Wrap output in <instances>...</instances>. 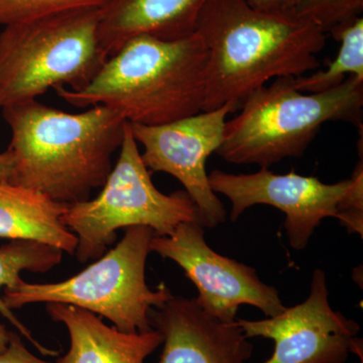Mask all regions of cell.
Wrapping results in <instances>:
<instances>
[{
  "instance_id": "obj_5",
  "label": "cell",
  "mask_w": 363,
  "mask_h": 363,
  "mask_svg": "<svg viewBox=\"0 0 363 363\" xmlns=\"http://www.w3.org/2000/svg\"><path fill=\"white\" fill-rule=\"evenodd\" d=\"M101 7L73 9L4 28L0 111L50 89L86 87L108 57L98 39Z\"/></svg>"
},
{
  "instance_id": "obj_23",
  "label": "cell",
  "mask_w": 363,
  "mask_h": 363,
  "mask_svg": "<svg viewBox=\"0 0 363 363\" xmlns=\"http://www.w3.org/2000/svg\"><path fill=\"white\" fill-rule=\"evenodd\" d=\"M13 171V161L9 152L0 154V181H9Z\"/></svg>"
},
{
  "instance_id": "obj_10",
  "label": "cell",
  "mask_w": 363,
  "mask_h": 363,
  "mask_svg": "<svg viewBox=\"0 0 363 363\" xmlns=\"http://www.w3.org/2000/svg\"><path fill=\"white\" fill-rule=\"evenodd\" d=\"M208 179L214 193L230 200L231 221L255 205H269L284 212L286 235L296 250L307 247L325 218H337L339 204L351 185V179L325 184L315 177L295 172L278 175L269 169L238 175L214 169Z\"/></svg>"
},
{
  "instance_id": "obj_1",
  "label": "cell",
  "mask_w": 363,
  "mask_h": 363,
  "mask_svg": "<svg viewBox=\"0 0 363 363\" xmlns=\"http://www.w3.org/2000/svg\"><path fill=\"white\" fill-rule=\"evenodd\" d=\"M208 51L204 111L231 105L278 78L317 70L326 33L298 16L266 13L245 0H208L197 21Z\"/></svg>"
},
{
  "instance_id": "obj_9",
  "label": "cell",
  "mask_w": 363,
  "mask_h": 363,
  "mask_svg": "<svg viewBox=\"0 0 363 363\" xmlns=\"http://www.w3.org/2000/svg\"><path fill=\"white\" fill-rule=\"evenodd\" d=\"M230 113H234L233 106L227 104L160 125L130 123L133 138L143 145L147 168L180 182L195 203L198 221L204 228H214L226 220L225 207L210 187L206 164L223 142Z\"/></svg>"
},
{
  "instance_id": "obj_3",
  "label": "cell",
  "mask_w": 363,
  "mask_h": 363,
  "mask_svg": "<svg viewBox=\"0 0 363 363\" xmlns=\"http://www.w3.org/2000/svg\"><path fill=\"white\" fill-rule=\"evenodd\" d=\"M207 68L197 32L173 40L140 35L109 57L86 87L55 91L78 108L104 105L128 123L160 125L204 111Z\"/></svg>"
},
{
  "instance_id": "obj_13",
  "label": "cell",
  "mask_w": 363,
  "mask_h": 363,
  "mask_svg": "<svg viewBox=\"0 0 363 363\" xmlns=\"http://www.w3.org/2000/svg\"><path fill=\"white\" fill-rule=\"evenodd\" d=\"M208 0H107L101 7L98 39L111 57L126 42L150 35L173 40L196 32L198 18Z\"/></svg>"
},
{
  "instance_id": "obj_4",
  "label": "cell",
  "mask_w": 363,
  "mask_h": 363,
  "mask_svg": "<svg viewBox=\"0 0 363 363\" xmlns=\"http://www.w3.org/2000/svg\"><path fill=\"white\" fill-rule=\"evenodd\" d=\"M292 78L274 79L245 100L240 113L226 121L219 157L269 169L286 157L303 156L324 123L362 126L363 80L350 76L333 89L305 93L296 89Z\"/></svg>"
},
{
  "instance_id": "obj_2",
  "label": "cell",
  "mask_w": 363,
  "mask_h": 363,
  "mask_svg": "<svg viewBox=\"0 0 363 363\" xmlns=\"http://www.w3.org/2000/svg\"><path fill=\"white\" fill-rule=\"evenodd\" d=\"M1 111L11 133L7 182L64 204L86 201L104 185L128 123L104 105L69 113L33 99Z\"/></svg>"
},
{
  "instance_id": "obj_14",
  "label": "cell",
  "mask_w": 363,
  "mask_h": 363,
  "mask_svg": "<svg viewBox=\"0 0 363 363\" xmlns=\"http://www.w3.org/2000/svg\"><path fill=\"white\" fill-rule=\"evenodd\" d=\"M45 307L70 335V350L57 363H143L162 344V334L155 329L126 333L75 306L47 303Z\"/></svg>"
},
{
  "instance_id": "obj_8",
  "label": "cell",
  "mask_w": 363,
  "mask_h": 363,
  "mask_svg": "<svg viewBox=\"0 0 363 363\" xmlns=\"http://www.w3.org/2000/svg\"><path fill=\"white\" fill-rule=\"evenodd\" d=\"M150 252L175 262L197 288L196 302L210 316L235 322L240 306L257 308L267 318L286 310L278 289L264 283L255 267L219 255L205 240L198 221L184 222L166 236H154Z\"/></svg>"
},
{
  "instance_id": "obj_24",
  "label": "cell",
  "mask_w": 363,
  "mask_h": 363,
  "mask_svg": "<svg viewBox=\"0 0 363 363\" xmlns=\"http://www.w3.org/2000/svg\"><path fill=\"white\" fill-rule=\"evenodd\" d=\"M13 334V332L7 330L4 325L0 324V352H2L9 346Z\"/></svg>"
},
{
  "instance_id": "obj_6",
  "label": "cell",
  "mask_w": 363,
  "mask_h": 363,
  "mask_svg": "<svg viewBox=\"0 0 363 363\" xmlns=\"http://www.w3.org/2000/svg\"><path fill=\"white\" fill-rule=\"evenodd\" d=\"M154 230L147 226L126 228L116 247L72 278L58 283H26L4 289L9 309L35 303H62L107 318L126 333L152 330L150 314L173 296L166 284L152 290L145 281V264Z\"/></svg>"
},
{
  "instance_id": "obj_7",
  "label": "cell",
  "mask_w": 363,
  "mask_h": 363,
  "mask_svg": "<svg viewBox=\"0 0 363 363\" xmlns=\"http://www.w3.org/2000/svg\"><path fill=\"white\" fill-rule=\"evenodd\" d=\"M119 150L99 195L68 204L63 215L64 223L77 236L79 262L102 257L118 229L147 226L155 236H166L184 222L198 221L197 207L185 191L167 195L154 185L130 123Z\"/></svg>"
},
{
  "instance_id": "obj_17",
  "label": "cell",
  "mask_w": 363,
  "mask_h": 363,
  "mask_svg": "<svg viewBox=\"0 0 363 363\" xmlns=\"http://www.w3.org/2000/svg\"><path fill=\"white\" fill-rule=\"evenodd\" d=\"M340 43L335 60L325 70L293 77L296 89L305 93L325 92L342 84L350 76L363 80V18H358L330 33Z\"/></svg>"
},
{
  "instance_id": "obj_15",
  "label": "cell",
  "mask_w": 363,
  "mask_h": 363,
  "mask_svg": "<svg viewBox=\"0 0 363 363\" xmlns=\"http://www.w3.org/2000/svg\"><path fill=\"white\" fill-rule=\"evenodd\" d=\"M68 204L0 181V238L37 240L75 255L78 238L63 221Z\"/></svg>"
},
{
  "instance_id": "obj_12",
  "label": "cell",
  "mask_w": 363,
  "mask_h": 363,
  "mask_svg": "<svg viewBox=\"0 0 363 363\" xmlns=\"http://www.w3.org/2000/svg\"><path fill=\"white\" fill-rule=\"evenodd\" d=\"M162 336L157 363H247L253 345L240 327L208 315L194 298L172 296L150 314Z\"/></svg>"
},
{
  "instance_id": "obj_19",
  "label": "cell",
  "mask_w": 363,
  "mask_h": 363,
  "mask_svg": "<svg viewBox=\"0 0 363 363\" xmlns=\"http://www.w3.org/2000/svg\"><path fill=\"white\" fill-rule=\"evenodd\" d=\"M363 0H302L296 16L320 26L325 33L362 18Z\"/></svg>"
},
{
  "instance_id": "obj_18",
  "label": "cell",
  "mask_w": 363,
  "mask_h": 363,
  "mask_svg": "<svg viewBox=\"0 0 363 363\" xmlns=\"http://www.w3.org/2000/svg\"><path fill=\"white\" fill-rule=\"evenodd\" d=\"M107 0H0V26L16 25L73 9L102 7Z\"/></svg>"
},
{
  "instance_id": "obj_21",
  "label": "cell",
  "mask_w": 363,
  "mask_h": 363,
  "mask_svg": "<svg viewBox=\"0 0 363 363\" xmlns=\"http://www.w3.org/2000/svg\"><path fill=\"white\" fill-rule=\"evenodd\" d=\"M0 363H57L45 362L26 350L20 336L13 334L9 346L0 352Z\"/></svg>"
},
{
  "instance_id": "obj_16",
  "label": "cell",
  "mask_w": 363,
  "mask_h": 363,
  "mask_svg": "<svg viewBox=\"0 0 363 363\" xmlns=\"http://www.w3.org/2000/svg\"><path fill=\"white\" fill-rule=\"evenodd\" d=\"M63 252L59 248L37 240H11L0 247V292L2 289H13L21 281V272H45L58 266ZM0 315L13 325L21 335L47 357H56L58 351L48 350L33 337L26 325L21 323L0 295Z\"/></svg>"
},
{
  "instance_id": "obj_22",
  "label": "cell",
  "mask_w": 363,
  "mask_h": 363,
  "mask_svg": "<svg viewBox=\"0 0 363 363\" xmlns=\"http://www.w3.org/2000/svg\"><path fill=\"white\" fill-rule=\"evenodd\" d=\"M253 9L266 13L296 16L302 0H245Z\"/></svg>"
},
{
  "instance_id": "obj_11",
  "label": "cell",
  "mask_w": 363,
  "mask_h": 363,
  "mask_svg": "<svg viewBox=\"0 0 363 363\" xmlns=\"http://www.w3.org/2000/svg\"><path fill=\"white\" fill-rule=\"evenodd\" d=\"M235 323L247 339L274 340V354L264 363H345L360 330L357 321L332 309L327 276L320 269L313 272L304 302L278 316Z\"/></svg>"
},
{
  "instance_id": "obj_25",
  "label": "cell",
  "mask_w": 363,
  "mask_h": 363,
  "mask_svg": "<svg viewBox=\"0 0 363 363\" xmlns=\"http://www.w3.org/2000/svg\"><path fill=\"white\" fill-rule=\"evenodd\" d=\"M351 353H354V354L358 355L360 358V363H363V347L362 339L357 337L355 338Z\"/></svg>"
},
{
  "instance_id": "obj_20",
  "label": "cell",
  "mask_w": 363,
  "mask_h": 363,
  "mask_svg": "<svg viewBox=\"0 0 363 363\" xmlns=\"http://www.w3.org/2000/svg\"><path fill=\"white\" fill-rule=\"evenodd\" d=\"M351 185L338 206L337 219L348 233H363V168L362 160L351 176Z\"/></svg>"
}]
</instances>
